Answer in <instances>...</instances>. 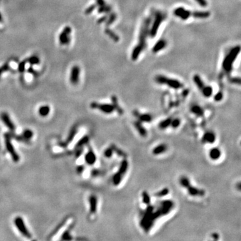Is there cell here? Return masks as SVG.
I'll use <instances>...</instances> for the list:
<instances>
[{
    "label": "cell",
    "instance_id": "cell-36",
    "mask_svg": "<svg viewBox=\"0 0 241 241\" xmlns=\"http://www.w3.org/2000/svg\"><path fill=\"white\" fill-rule=\"evenodd\" d=\"M181 119H179V118H176V119H172L171 122V125L170 127L173 129H177L181 125Z\"/></svg>",
    "mask_w": 241,
    "mask_h": 241
},
{
    "label": "cell",
    "instance_id": "cell-29",
    "mask_svg": "<svg viewBox=\"0 0 241 241\" xmlns=\"http://www.w3.org/2000/svg\"><path fill=\"white\" fill-rule=\"evenodd\" d=\"M200 92L205 98H210L213 95V88L210 85H206Z\"/></svg>",
    "mask_w": 241,
    "mask_h": 241
},
{
    "label": "cell",
    "instance_id": "cell-28",
    "mask_svg": "<svg viewBox=\"0 0 241 241\" xmlns=\"http://www.w3.org/2000/svg\"><path fill=\"white\" fill-rule=\"evenodd\" d=\"M171 119H171V117H168V118L165 119H163L162 121H161L158 124L159 129L161 130H165L166 129L169 128V127H170Z\"/></svg>",
    "mask_w": 241,
    "mask_h": 241
},
{
    "label": "cell",
    "instance_id": "cell-4",
    "mask_svg": "<svg viewBox=\"0 0 241 241\" xmlns=\"http://www.w3.org/2000/svg\"><path fill=\"white\" fill-rule=\"evenodd\" d=\"M129 166V163L127 158H124L121 161L118 170L113 176L112 178V183L115 186H118V185L121 184L122 180H123L125 176L126 175L127 171H128Z\"/></svg>",
    "mask_w": 241,
    "mask_h": 241
},
{
    "label": "cell",
    "instance_id": "cell-44",
    "mask_svg": "<svg viewBox=\"0 0 241 241\" xmlns=\"http://www.w3.org/2000/svg\"><path fill=\"white\" fill-rule=\"evenodd\" d=\"M96 7V5L95 4H93V5H90L89 7H88L87 9L85 10V14L88 15V14H90L91 13H92L94 10H95V8Z\"/></svg>",
    "mask_w": 241,
    "mask_h": 241
},
{
    "label": "cell",
    "instance_id": "cell-39",
    "mask_svg": "<svg viewBox=\"0 0 241 241\" xmlns=\"http://www.w3.org/2000/svg\"><path fill=\"white\" fill-rule=\"evenodd\" d=\"M169 193V189L168 188H165L162 189V190L159 191L158 192L155 194V196H157V197H162V196H165L168 195Z\"/></svg>",
    "mask_w": 241,
    "mask_h": 241
},
{
    "label": "cell",
    "instance_id": "cell-3",
    "mask_svg": "<svg viewBox=\"0 0 241 241\" xmlns=\"http://www.w3.org/2000/svg\"><path fill=\"white\" fill-rule=\"evenodd\" d=\"M155 82L158 85H166L169 88L174 90H178L184 88V84L179 80L171 79L170 77L165 76L162 74H158L155 77Z\"/></svg>",
    "mask_w": 241,
    "mask_h": 241
},
{
    "label": "cell",
    "instance_id": "cell-18",
    "mask_svg": "<svg viewBox=\"0 0 241 241\" xmlns=\"http://www.w3.org/2000/svg\"><path fill=\"white\" fill-rule=\"evenodd\" d=\"M168 149V145L165 143H160L158 145L155 146L152 149V154L154 156H159L161 154H163L167 151Z\"/></svg>",
    "mask_w": 241,
    "mask_h": 241
},
{
    "label": "cell",
    "instance_id": "cell-13",
    "mask_svg": "<svg viewBox=\"0 0 241 241\" xmlns=\"http://www.w3.org/2000/svg\"><path fill=\"white\" fill-rule=\"evenodd\" d=\"M186 189L189 195L194 197H197V196H204L205 195V191L200 188L192 185V184L188 185V186L185 188Z\"/></svg>",
    "mask_w": 241,
    "mask_h": 241
},
{
    "label": "cell",
    "instance_id": "cell-47",
    "mask_svg": "<svg viewBox=\"0 0 241 241\" xmlns=\"http://www.w3.org/2000/svg\"><path fill=\"white\" fill-rule=\"evenodd\" d=\"M62 239L64 240H66V241H70L72 239V237H71V235L70 234V232H69L68 231L65 232V233H64L63 236H62Z\"/></svg>",
    "mask_w": 241,
    "mask_h": 241
},
{
    "label": "cell",
    "instance_id": "cell-30",
    "mask_svg": "<svg viewBox=\"0 0 241 241\" xmlns=\"http://www.w3.org/2000/svg\"><path fill=\"white\" fill-rule=\"evenodd\" d=\"M105 34L109 36L110 39H112L113 41L115 42H117L119 40V37L117 34H116L115 33L109 28H106L105 30Z\"/></svg>",
    "mask_w": 241,
    "mask_h": 241
},
{
    "label": "cell",
    "instance_id": "cell-23",
    "mask_svg": "<svg viewBox=\"0 0 241 241\" xmlns=\"http://www.w3.org/2000/svg\"><path fill=\"white\" fill-rule=\"evenodd\" d=\"M78 129H79V125H74L73 127H72L70 132H69V133L67 136V138H66V140L65 141V143L67 144L71 143L72 141H73L74 137L76 136V135L77 134V133H78Z\"/></svg>",
    "mask_w": 241,
    "mask_h": 241
},
{
    "label": "cell",
    "instance_id": "cell-48",
    "mask_svg": "<svg viewBox=\"0 0 241 241\" xmlns=\"http://www.w3.org/2000/svg\"><path fill=\"white\" fill-rule=\"evenodd\" d=\"M9 65L7 64H5V65H3L1 68H0V76H1V74L4 73V72H6L9 70Z\"/></svg>",
    "mask_w": 241,
    "mask_h": 241
},
{
    "label": "cell",
    "instance_id": "cell-38",
    "mask_svg": "<svg viewBox=\"0 0 241 241\" xmlns=\"http://www.w3.org/2000/svg\"><path fill=\"white\" fill-rule=\"evenodd\" d=\"M103 153H104V156L106 157V158H108V159L111 158V157L113 156V154H114L112 148H110V146H109V148H107V149H105V150L104 151Z\"/></svg>",
    "mask_w": 241,
    "mask_h": 241
},
{
    "label": "cell",
    "instance_id": "cell-49",
    "mask_svg": "<svg viewBox=\"0 0 241 241\" xmlns=\"http://www.w3.org/2000/svg\"><path fill=\"white\" fill-rule=\"evenodd\" d=\"M194 1L200 5L201 7H206L208 5V2L206 0H194Z\"/></svg>",
    "mask_w": 241,
    "mask_h": 241
},
{
    "label": "cell",
    "instance_id": "cell-21",
    "mask_svg": "<svg viewBox=\"0 0 241 241\" xmlns=\"http://www.w3.org/2000/svg\"><path fill=\"white\" fill-rule=\"evenodd\" d=\"M167 41L164 39H161L157 41L156 44L153 46V48H152V52L155 54L157 53V52L164 49L167 46Z\"/></svg>",
    "mask_w": 241,
    "mask_h": 241
},
{
    "label": "cell",
    "instance_id": "cell-9",
    "mask_svg": "<svg viewBox=\"0 0 241 241\" xmlns=\"http://www.w3.org/2000/svg\"><path fill=\"white\" fill-rule=\"evenodd\" d=\"M71 32L70 27L66 26L64 28L59 36V41L61 45H68L70 43Z\"/></svg>",
    "mask_w": 241,
    "mask_h": 241
},
{
    "label": "cell",
    "instance_id": "cell-42",
    "mask_svg": "<svg viewBox=\"0 0 241 241\" xmlns=\"http://www.w3.org/2000/svg\"><path fill=\"white\" fill-rule=\"evenodd\" d=\"M224 98V94L222 92V90H219L218 92L214 96V100L216 102H220Z\"/></svg>",
    "mask_w": 241,
    "mask_h": 241
},
{
    "label": "cell",
    "instance_id": "cell-15",
    "mask_svg": "<svg viewBox=\"0 0 241 241\" xmlns=\"http://www.w3.org/2000/svg\"><path fill=\"white\" fill-rule=\"evenodd\" d=\"M216 139H217V136H216L215 133L212 131H208L204 133L202 137V142L204 144H213L216 141Z\"/></svg>",
    "mask_w": 241,
    "mask_h": 241
},
{
    "label": "cell",
    "instance_id": "cell-2",
    "mask_svg": "<svg viewBox=\"0 0 241 241\" xmlns=\"http://www.w3.org/2000/svg\"><path fill=\"white\" fill-rule=\"evenodd\" d=\"M240 51L239 45L234 46L227 54L222 63V72L219 75V78L222 79L224 76H230L233 69L234 62L239 56Z\"/></svg>",
    "mask_w": 241,
    "mask_h": 241
},
{
    "label": "cell",
    "instance_id": "cell-50",
    "mask_svg": "<svg viewBox=\"0 0 241 241\" xmlns=\"http://www.w3.org/2000/svg\"><path fill=\"white\" fill-rule=\"evenodd\" d=\"M101 173V171L99 170H96V169H95V170H92L90 174H91V176H92L93 177H94V178H95V177H97V176H99V175H100Z\"/></svg>",
    "mask_w": 241,
    "mask_h": 241
},
{
    "label": "cell",
    "instance_id": "cell-31",
    "mask_svg": "<svg viewBox=\"0 0 241 241\" xmlns=\"http://www.w3.org/2000/svg\"><path fill=\"white\" fill-rule=\"evenodd\" d=\"M50 111V108L48 105H43L40 107L38 112L39 114L42 117H46L47 115H49Z\"/></svg>",
    "mask_w": 241,
    "mask_h": 241
},
{
    "label": "cell",
    "instance_id": "cell-32",
    "mask_svg": "<svg viewBox=\"0 0 241 241\" xmlns=\"http://www.w3.org/2000/svg\"><path fill=\"white\" fill-rule=\"evenodd\" d=\"M89 141V137L88 135H84L81 139H79L78 142L76 143L75 148H82V147L84 146L85 145H87Z\"/></svg>",
    "mask_w": 241,
    "mask_h": 241
},
{
    "label": "cell",
    "instance_id": "cell-14",
    "mask_svg": "<svg viewBox=\"0 0 241 241\" xmlns=\"http://www.w3.org/2000/svg\"><path fill=\"white\" fill-rule=\"evenodd\" d=\"M80 68L78 66H74L71 69L70 81L72 84L75 85L78 84L80 76Z\"/></svg>",
    "mask_w": 241,
    "mask_h": 241
},
{
    "label": "cell",
    "instance_id": "cell-17",
    "mask_svg": "<svg viewBox=\"0 0 241 241\" xmlns=\"http://www.w3.org/2000/svg\"><path fill=\"white\" fill-rule=\"evenodd\" d=\"M85 162L89 165H93L95 163L96 161V156L93 151L92 148H89V149L85 156Z\"/></svg>",
    "mask_w": 241,
    "mask_h": 241
},
{
    "label": "cell",
    "instance_id": "cell-54",
    "mask_svg": "<svg viewBox=\"0 0 241 241\" xmlns=\"http://www.w3.org/2000/svg\"><path fill=\"white\" fill-rule=\"evenodd\" d=\"M32 241H36V240H32Z\"/></svg>",
    "mask_w": 241,
    "mask_h": 241
},
{
    "label": "cell",
    "instance_id": "cell-7",
    "mask_svg": "<svg viewBox=\"0 0 241 241\" xmlns=\"http://www.w3.org/2000/svg\"><path fill=\"white\" fill-rule=\"evenodd\" d=\"M90 107L93 109H98L105 114L110 115L115 111V107L113 104L109 103H99L97 102H92L90 105Z\"/></svg>",
    "mask_w": 241,
    "mask_h": 241
},
{
    "label": "cell",
    "instance_id": "cell-35",
    "mask_svg": "<svg viewBox=\"0 0 241 241\" xmlns=\"http://www.w3.org/2000/svg\"><path fill=\"white\" fill-rule=\"evenodd\" d=\"M10 135H11V137H12V139H14L16 141H20V142H23V143H30V141L25 139V138H24L22 136V135H18L13 133H10Z\"/></svg>",
    "mask_w": 241,
    "mask_h": 241
},
{
    "label": "cell",
    "instance_id": "cell-10",
    "mask_svg": "<svg viewBox=\"0 0 241 241\" xmlns=\"http://www.w3.org/2000/svg\"><path fill=\"white\" fill-rule=\"evenodd\" d=\"M133 115L137 119V121L141 122L142 123H151L153 119V117L152 116L151 114H149V113H142L137 109L133 110Z\"/></svg>",
    "mask_w": 241,
    "mask_h": 241
},
{
    "label": "cell",
    "instance_id": "cell-22",
    "mask_svg": "<svg viewBox=\"0 0 241 241\" xmlns=\"http://www.w3.org/2000/svg\"><path fill=\"white\" fill-rule=\"evenodd\" d=\"M90 206V212L92 214H95L97 210V198L94 194L90 195L88 198Z\"/></svg>",
    "mask_w": 241,
    "mask_h": 241
},
{
    "label": "cell",
    "instance_id": "cell-19",
    "mask_svg": "<svg viewBox=\"0 0 241 241\" xmlns=\"http://www.w3.org/2000/svg\"><path fill=\"white\" fill-rule=\"evenodd\" d=\"M222 156V151L219 148H212L210 149L208 153L210 159L212 161H217Z\"/></svg>",
    "mask_w": 241,
    "mask_h": 241
},
{
    "label": "cell",
    "instance_id": "cell-53",
    "mask_svg": "<svg viewBox=\"0 0 241 241\" xmlns=\"http://www.w3.org/2000/svg\"><path fill=\"white\" fill-rule=\"evenodd\" d=\"M1 20H2V16H1V13H0V22H1Z\"/></svg>",
    "mask_w": 241,
    "mask_h": 241
},
{
    "label": "cell",
    "instance_id": "cell-27",
    "mask_svg": "<svg viewBox=\"0 0 241 241\" xmlns=\"http://www.w3.org/2000/svg\"><path fill=\"white\" fill-rule=\"evenodd\" d=\"M193 81L196 85V87H197L200 91L203 89L205 86L206 85L199 74H195V75L193 76Z\"/></svg>",
    "mask_w": 241,
    "mask_h": 241
},
{
    "label": "cell",
    "instance_id": "cell-20",
    "mask_svg": "<svg viewBox=\"0 0 241 241\" xmlns=\"http://www.w3.org/2000/svg\"><path fill=\"white\" fill-rule=\"evenodd\" d=\"M190 112L196 117H203L204 115V110L198 105H193L190 107Z\"/></svg>",
    "mask_w": 241,
    "mask_h": 241
},
{
    "label": "cell",
    "instance_id": "cell-46",
    "mask_svg": "<svg viewBox=\"0 0 241 241\" xmlns=\"http://www.w3.org/2000/svg\"><path fill=\"white\" fill-rule=\"evenodd\" d=\"M26 60L22 61V62L20 63V65H19V66H18V70L20 72V73H24V72L25 68H26Z\"/></svg>",
    "mask_w": 241,
    "mask_h": 241
},
{
    "label": "cell",
    "instance_id": "cell-5",
    "mask_svg": "<svg viewBox=\"0 0 241 241\" xmlns=\"http://www.w3.org/2000/svg\"><path fill=\"white\" fill-rule=\"evenodd\" d=\"M167 18V15L161 11H156L154 13V19L152 21L151 27L149 28V36L153 38L157 34L160 25Z\"/></svg>",
    "mask_w": 241,
    "mask_h": 241
},
{
    "label": "cell",
    "instance_id": "cell-1",
    "mask_svg": "<svg viewBox=\"0 0 241 241\" xmlns=\"http://www.w3.org/2000/svg\"><path fill=\"white\" fill-rule=\"evenodd\" d=\"M152 19L151 17H148L143 20L141 26L140 32L138 38L137 45L134 47L131 52V60L136 61L140 54L147 46V39L149 36V28Z\"/></svg>",
    "mask_w": 241,
    "mask_h": 241
},
{
    "label": "cell",
    "instance_id": "cell-40",
    "mask_svg": "<svg viewBox=\"0 0 241 241\" xmlns=\"http://www.w3.org/2000/svg\"><path fill=\"white\" fill-rule=\"evenodd\" d=\"M27 62H28L30 65H37V64H39L40 62V59L39 58L36 56H33L32 57H30V59L27 60Z\"/></svg>",
    "mask_w": 241,
    "mask_h": 241
},
{
    "label": "cell",
    "instance_id": "cell-16",
    "mask_svg": "<svg viewBox=\"0 0 241 241\" xmlns=\"http://www.w3.org/2000/svg\"><path fill=\"white\" fill-rule=\"evenodd\" d=\"M133 126L135 127V129H136V131L138 132V133H139L141 137H146L148 136V130L143 126V123L137 120L133 122Z\"/></svg>",
    "mask_w": 241,
    "mask_h": 241
},
{
    "label": "cell",
    "instance_id": "cell-34",
    "mask_svg": "<svg viewBox=\"0 0 241 241\" xmlns=\"http://www.w3.org/2000/svg\"><path fill=\"white\" fill-rule=\"evenodd\" d=\"M33 135H34V133H33L32 130L28 129H25L22 133V136L28 141H30L32 139V138L33 137Z\"/></svg>",
    "mask_w": 241,
    "mask_h": 241
},
{
    "label": "cell",
    "instance_id": "cell-52",
    "mask_svg": "<svg viewBox=\"0 0 241 241\" xmlns=\"http://www.w3.org/2000/svg\"><path fill=\"white\" fill-rule=\"evenodd\" d=\"M107 18H108V17H107V16H102V17H101V18L98 20V24H101V23H102V22H106V21H107Z\"/></svg>",
    "mask_w": 241,
    "mask_h": 241
},
{
    "label": "cell",
    "instance_id": "cell-12",
    "mask_svg": "<svg viewBox=\"0 0 241 241\" xmlns=\"http://www.w3.org/2000/svg\"><path fill=\"white\" fill-rule=\"evenodd\" d=\"M0 119H1V120L2 121L3 123H4L5 125L11 131L13 132L15 131L16 129L15 125L13 124V121L10 119V115L7 114V113L2 112L1 114H0Z\"/></svg>",
    "mask_w": 241,
    "mask_h": 241
},
{
    "label": "cell",
    "instance_id": "cell-26",
    "mask_svg": "<svg viewBox=\"0 0 241 241\" xmlns=\"http://www.w3.org/2000/svg\"><path fill=\"white\" fill-rule=\"evenodd\" d=\"M110 148H112L113 151V153H116L117 155L119 157H122V158L124 159V158H127V155L126 153V152H125L123 149H121V148H119L117 145H115L114 143H112L110 145Z\"/></svg>",
    "mask_w": 241,
    "mask_h": 241
},
{
    "label": "cell",
    "instance_id": "cell-37",
    "mask_svg": "<svg viewBox=\"0 0 241 241\" xmlns=\"http://www.w3.org/2000/svg\"><path fill=\"white\" fill-rule=\"evenodd\" d=\"M116 19H117V15L115 13H112L109 16V18H107V20L106 21V26H109L110 25H111L113 22H114Z\"/></svg>",
    "mask_w": 241,
    "mask_h": 241
},
{
    "label": "cell",
    "instance_id": "cell-33",
    "mask_svg": "<svg viewBox=\"0 0 241 241\" xmlns=\"http://www.w3.org/2000/svg\"><path fill=\"white\" fill-rule=\"evenodd\" d=\"M179 183L182 187L185 188L188 185H190L191 184V182L190 180V179L188 178L187 176H182L179 179Z\"/></svg>",
    "mask_w": 241,
    "mask_h": 241
},
{
    "label": "cell",
    "instance_id": "cell-45",
    "mask_svg": "<svg viewBox=\"0 0 241 241\" xmlns=\"http://www.w3.org/2000/svg\"><path fill=\"white\" fill-rule=\"evenodd\" d=\"M75 157L76 158H79V157L81 156V155L82 154L83 151H84V149H83V147L82 148H75Z\"/></svg>",
    "mask_w": 241,
    "mask_h": 241
},
{
    "label": "cell",
    "instance_id": "cell-24",
    "mask_svg": "<svg viewBox=\"0 0 241 241\" xmlns=\"http://www.w3.org/2000/svg\"><path fill=\"white\" fill-rule=\"evenodd\" d=\"M110 100H111L112 104L115 107V111H117V113H118L119 115H123L124 110L121 108L119 103L118 99H117V96H116L115 95H112L111 97H110Z\"/></svg>",
    "mask_w": 241,
    "mask_h": 241
},
{
    "label": "cell",
    "instance_id": "cell-25",
    "mask_svg": "<svg viewBox=\"0 0 241 241\" xmlns=\"http://www.w3.org/2000/svg\"><path fill=\"white\" fill-rule=\"evenodd\" d=\"M210 16V12L208 11H194L192 12V18L197 19H206Z\"/></svg>",
    "mask_w": 241,
    "mask_h": 241
},
{
    "label": "cell",
    "instance_id": "cell-41",
    "mask_svg": "<svg viewBox=\"0 0 241 241\" xmlns=\"http://www.w3.org/2000/svg\"><path fill=\"white\" fill-rule=\"evenodd\" d=\"M142 198H143V202L146 204H149L150 202V196H149V194L146 192V191H144L142 193Z\"/></svg>",
    "mask_w": 241,
    "mask_h": 241
},
{
    "label": "cell",
    "instance_id": "cell-8",
    "mask_svg": "<svg viewBox=\"0 0 241 241\" xmlns=\"http://www.w3.org/2000/svg\"><path fill=\"white\" fill-rule=\"evenodd\" d=\"M14 224L18 228V231H20L21 234H23L24 237L27 238V239H30L31 238V234L30 233L28 230L26 228V224H25L23 220V218L20 217H16L14 219Z\"/></svg>",
    "mask_w": 241,
    "mask_h": 241
},
{
    "label": "cell",
    "instance_id": "cell-51",
    "mask_svg": "<svg viewBox=\"0 0 241 241\" xmlns=\"http://www.w3.org/2000/svg\"><path fill=\"white\" fill-rule=\"evenodd\" d=\"M84 170H85L84 165H80L77 166V168H76V171H77V173H78L79 174H81L83 172V171H84Z\"/></svg>",
    "mask_w": 241,
    "mask_h": 241
},
{
    "label": "cell",
    "instance_id": "cell-43",
    "mask_svg": "<svg viewBox=\"0 0 241 241\" xmlns=\"http://www.w3.org/2000/svg\"><path fill=\"white\" fill-rule=\"evenodd\" d=\"M228 81L232 83V84L238 85L239 86L240 85V79L239 77H229Z\"/></svg>",
    "mask_w": 241,
    "mask_h": 241
},
{
    "label": "cell",
    "instance_id": "cell-6",
    "mask_svg": "<svg viewBox=\"0 0 241 241\" xmlns=\"http://www.w3.org/2000/svg\"><path fill=\"white\" fill-rule=\"evenodd\" d=\"M5 137V143L7 151L10 154L11 157L15 163H18L20 161V156L18 153L16 151L14 147L13 146L12 143V137H11L10 133H6L4 135Z\"/></svg>",
    "mask_w": 241,
    "mask_h": 241
},
{
    "label": "cell",
    "instance_id": "cell-11",
    "mask_svg": "<svg viewBox=\"0 0 241 241\" xmlns=\"http://www.w3.org/2000/svg\"><path fill=\"white\" fill-rule=\"evenodd\" d=\"M174 14L176 17L180 18L182 20H186L192 16V12L190 10L185 9L184 7H179L174 10Z\"/></svg>",
    "mask_w": 241,
    "mask_h": 241
}]
</instances>
